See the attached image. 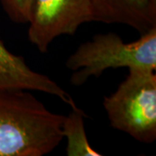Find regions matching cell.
I'll use <instances>...</instances> for the list:
<instances>
[{
	"instance_id": "obj_7",
	"label": "cell",
	"mask_w": 156,
	"mask_h": 156,
	"mask_svg": "<svg viewBox=\"0 0 156 156\" xmlns=\"http://www.w3.org/2000/svg\"><path fill=\"white\" fill-rule=\"evenodd\" d=\"M68 115H64L62 131L63 138L67 140L68 156H100L89 144L84 128L83 110L76 107Z\"/></svg>"
},
{
	"instance_id": "obj_5",
	"label": "cell",
	"mask_w": 156,
	"mask_h": 156,
	"mask_svg": "<svg viewBox=\"0 0 156 156\" xmlns=\"http://www.w3.org/2000/svg\"><path fill=\"white\" fill-rule=\"evenodd\" d=\"M26 89L55 95L69 105L76 107L71 96L49 76L29 67L22 56L10 52L0 39V90Z\"/></svg>"
},
{
	"instance_id": "obj_8",
	"label": "cell",
	"mask_w": 156,
	"mask_h": 156,
	"mask_svg": "<svg viewBox=\"0 0 156 156\" xmlns=\"http://www.w3.org/2000/svg\"><path fill=\"white\" fill-rule=\"evenodd\" d=\"M0 2L11 21L18 23H28L33 0H0Z\"/></svg>"
},
{
	"instance_id": "obj_2",
	"label": "cell",
	"mask_w": 156,
	"mask_h": 156,
	"mask_svg": "<svg viewBox=\"0 0 156 156\" xmlns=\"http://www.w3.org/2000/svg\"><path fill=\"white\" fill-rule=\"evenodd\" d=\"M66 67L72 70L70 82L81 86L91 76L99 77L108 69L153 70L156 69V27L132 43L115 33L98 34L69 56Z\"/></svg>"
},
{
	"instance_id": "obj_1",
	"label": "cell",
	"mask_w": 156,
	"mask_h": 156,
	"mask_svg": "<svg viewBox=\"0 0 156 156\" xmlns=\"http://www.w3.org/2000/svg\"><path fill=\"white\" fill-rule=\"evenodd\" d=\"M64 115L26 89L0 90V156H43L63 139Z\"/></svg>"
},
{
	"instance_id": "obj_4",
	"label": "cell",
	"mask_w": 156,
	"mask_h": 156,
	"mask_svg": "<svg viewBox=\"0 0 156 156\" xmlns=\"http://www.w3.org/2000/svg\"><path fill=\"white\" fill-rule=\"evenodd\" d=\"M91 0H33L28 37L40 52L62 35H74L80 25L93 22Z\"/></svg>"
},
{
	"instance_id": "obj_3",
	"label": "cell",
	"mask_w": 156,
	"mask_h": 156,
	"mask_svg": "<svg viewBox=\"0 0 156 156\" xmlns=\"http://www.w3.org/2000/svg\"><path fill=\"white\" fill-rule=\"evenodd\" d=\"M128 71L116 90L104 97L103 107L112 128L152 143L156 139V75L153 70Z\"/></svg>"
},
{
	"instance_id": "obj_9",
	"label": "cell",
	"mask_w": 156,
	"mask_h": 156,
	"mask_svg": "<svg viewBox=\"0 0 156 156\" xmlns=\"http://www.w3.org/2000/svg\"><path fill=\"white\" fill-rule=\"evenodd\" d=\"M154 2H156V0H154Z\"/></svg>"
},
{
	"instance_id": "obj_6",
	"label": "cell",
	"mask_w": 156,
	"mask_h": 156,
	"mask_svg": "<svg viewBox=\"0 0 156 156\" xmlns=\"http://www.w3.org/2000/svg\"><path fill=\"white\" fill-rule=\"evenodd\" d=\"M94 21L121 23L140 35L156 27V2L154 0H91Z\"/></svg>"
}]
</instances>
